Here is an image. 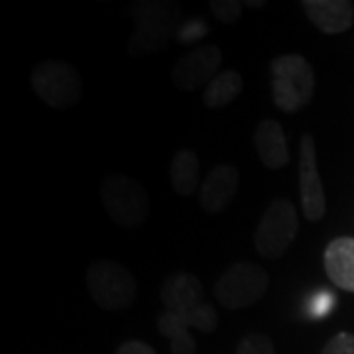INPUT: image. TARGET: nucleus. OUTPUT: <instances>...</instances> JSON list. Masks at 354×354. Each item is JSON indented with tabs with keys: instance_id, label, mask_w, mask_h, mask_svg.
I'll return each instance as SVG.
<instances>
[{
	"instance_id": "obj_1",
	"label": "nucleus",
	"mask_w": 354,
	"mask_h": 354,
	"mask_svg": "<svg viewBox=\"0 0 354 354\" xmlns=\"http://www.w3.org/2000/svg\"><path fill=\"white\" fill-rule=\"evenodd\" d=\"M132 8L136 28L128 39L130 55L142 57L164 50L183 26V8L176 2H140Z\"/></svg>"
},
{
	"instance_id": "obj_2",
	"label": "nucleus",
	"mask_w": 354,
	"mask_h": 354,
	"mask_svg": "<svg viewBox=\"0 0 354 354\" xmlns=\"http://www.w3.org/2000/svg\"><path fill=\"white\" fill-rule=\"evenodd\" d=\"M272 101L283 113H299L315 93V73L301 53L278 55L270 64Z\"/></svg>"
},
{
	"instance_id": "obj_3",
	"label": "nucleus",
	"mask_w": 354,
	"mask_h": 354,
	"mask_svg": "<svg viewBox=\"0 0 354 354\" xmlns=\"http://www.w3.org/2000/svg\"><path fill=\"white\" fill-rule=\"evenodd\" d=\"M101 201L109 218L120 228H138L148 221L150 197L140 181L116 174L101 185Z\"/></svg>"
},
{
	"instance_id": "obj_4",
	"label": "nucleus",
	"mask_w": 354,
	"mask_h": 354,
	"mask_svg": "<svg viewBox=\"0 0 354 354\" xmlns=\"http://www.w3.org/2000/svg\"><path fill=\"white\" fill-rule=\"evenodd\" d=\"M87 288L91 299L109 311L127 309L138 297L134 274L113 260H97L88 268Z\"/></svg>"
},
{
	"instance_id": "obj_5",
	"label": "nucleus",
	"mask_w": 354,
	"mask_h": 354,
	"mask_svg": "<svg viewBox=\"0 0 354 354\" xmlns=\"http://www.w3.org/2000/svg\"><path fill=\"white\" fill-rule=\"evenodd\" d=\"M299 228L293 203L276 199L268 205L254 232V248L266 260H278L288 252Z\"/></svg>"
},
{
	"instance_id": "obj_6",
	"label": "nucleus",
	"mask_w": 354,
	"mask_h": 354,
	"mask_svg": "<svg viewBox=\"0 0 354 354\" xmlns=\"http://www.w3.org/2000/svg\"><path fill=\"white\" fill-rule=\"evenodd\" d=\"M32 87L39 101L57 111L75 106L83 97V81L75 67L57 59L36 65L32 71Z\"/></svg>"
},
{
	"instance_id": "obj_7",
	"label": "nucleus",
	"mask_w": 354,
	"mask_h": 354,
	"mask_svg": "<svg viewBox=\"0 0 354 354\" xmlns=\"http://www.w3.org/2000/svg\"><path fill=\"white\" fill-rule=\"evenodd\" d=\"M268 286L270 278L264 268L252 262H236L216 279L215 297L227 309H244L260 301Z\"/></svg>"
},
{
	"instance_id": "obj_8",
	"label": "nucleus",
	"mask_w": 354,
	"mask_h": 354,
	"mask_svg": "<svg viewBox=\"0 0 354 354\" xmlns=\"http://www.w3.org/2000/svg\"><path fill=\"white\" fill-rule=\"evenodd\" d=\"M223 64V51L216 46L205 44L189 53H185L171 71L174 85L183 91H195L199 87H207L221 71Z\"/></svg>"
},
{
	"instance_id": "obj_9",
	"label": "nucleus",
	"mask_w": 354,
	"mask_h": 354,
	"mask_svg": "<svg viewBox=\"0 0 354 354\" xmlns=\"http://www.w3.org/2000/svg\"><path fill=\"white\" fill-rule=\"evenodd\" d=\"M299 193H301V209L305 218L311 223L321 221L327 213V201H325L323 181L317 169L315 142L309 132L301 136V148H299Z\"/></svg>"
},
{
	"instance_id": "obj_10",
	"label": "nucleus",
	"mask_w": 354,
	"mask_h": 354,
	"mask_svg": "<svg viewBox=\"0 0 354 354\" xmlns=\"http://www.w3.org/2000/svg\"><path fill=\"white\" fill-rule=\"evenodd\" d=\"M241 174L232 164L215 165L207 177L203 179L199 189V201L205 213H223L228 205L232 203L236 191H239Z\"/></svg>"
},
{
	"instance_id": "obj_11",
	"label": "nucleus",
	"mask_w": 354,
	"mask_h": 354,
	"mask_svg": "<svg viewBox=\"0 0 354 354\" xmlns=\"http://www.w3.org/2000/svg\"><path fill=\"white\" fill-rule=\"evenodd\" d=\"M301 6L323 34H342L354 22V6L348 0H305Z\"/></svg>"
},
{
	"instance_id": "obj_12",
	"label": "nucleus",
	"mask_w": 354,
	"mask_h": 354,
	"mask_svg": "<svg viewBox=\"0 0 354 354\" xmlns=\"http://www.w3.org/2000/svg\"><path fill=\"white\" fill-rule=\"evenodd\" d=\"M254 148L268 169H283L290 164V148L286 132L274 118L262 120L254 130Z\"/></svg>"
},
{
	"instance_id": "obj_13",
	"label": "nucleus",
	"mask_w": 354,
	"mask_h": 354,
	"mask_svg": "<svg viewBox=\"0 0 354 354\" xmlns=\"http://www.w3.org/2000/svg\"><path fill=\"white\" fill-rule=\"evenodd\" d=\"M323 266L339 290L354 293V239L341 236L330 241L325 248Z\"/></svg>"
},
{
	"instance_id": "obj_14",
	"label": "nucleus",
	"mask_w": 354,
	"mask_h": 354,
	"mask_svg": "<svg viewBox=\"0 0 354 354\" xmlns=\"http://www.w3.org/2000/svg\"><path fill=\"white\" fill-rule=\"evenodd\" d=\"M162 301L165 311L185 313L203 301V286L199 278L189 272H176L167 276L162 286Z\"/></svg>"
},
{
	"instance_id": "obj_15",
	"label": "nucleus",
	"mask_w": 354,
	"mask_h": 354,
	"mask_svg": "<svg viewBox=\"0 0 354 354\" xmlns=\"http://www.w3.org/2000/svg\"><path fill=\"white\" fill-rule=\"evenodd\" d=\"M169 179L171 187L177 195L189 197L199 187V158L193 150L181 148L174 156L169 165Z\"/></svg>"
},
{
	"instance_id": "obj_16",
	"label": "nucleus",
	"mask_w": 354,
	"mask_h": 354,
	"mask_svg": "<svg viewBox=\"0 0 354 354\" xmlns=\"http://www.w3.org/2000/svg\"><path fill=\"white\" fill-rule=\"evenodd\" d=\"M158 330L169 339V346L174 354H195L197 344L189 335V329H193L189 319L185 313H174V311H164L158 317Z\"/></svg>"
},
{
	"instance_id": "obj_17",
	"label": "nucleus",
	"mask_w": 354,
	"mask_h": 354,
	"mask_svg": "<svg viewBox=\"0 0 354 354\" xmlns=\"http://www.w3.org/2000/svg\"><path fill=\"white\" fill-rule=\"evenodd\" d=\"M242 91V75L236 69L221 71L203 91V102L207 109H223L234 101Z\"/></svg>"
},
{
	"instance_id": "obj_18",
	"label": "nucleus",
	"mask_w": 354,
	"mask_h": 354,
	"mask_svg": "<svg viewBox=\"0 0 354 354\" xmlns=\"http://www.w3.org/2000/svg\"><path fill=\"white\" fill-rule=\"evenodd\" d=\"M209 8H211V12L218 22L230 26L236 24L241 20L244 4L239 2V0H215V2L209 4Z\"/></svg>"
},
{
	"instance_id": "obj_19",
	"label": "nucleus",
	"mask_w": 354,
	"mask_h": 354,
	"mask_svg": "<svg viewBox=\"0 0 354 354\" xmlns=\"http://www.w3.org/2000/svg\"><path fill=\"white\" fill-rule=\"evenodd\" d=\"M236 354H276V348L268 335L250 333L241 341Z\"/></svg>"
},
{
	"instance_id": "obj_20",
	"label": "nucleus",
	"mask_w": 354,
	"mask_h": 354,
	"mask_svg": "<svg viewBox=\"0 0 354 354\" xmlns=\"http://www.w3.org/2000/svg\"><path fill=\"white\" fill-rule=\"evenodd\" d=\"M321 354H354V335L351 333H339L330 339Z\"/></svg>"
},
{
	"instance_id": "obj_21",
	"label": "nucleus",
	"mask_w": 354,
	"mask_h": 354,
	"mask_svg": "<svg viewBox=\"0 0 354 354\" xmlns=\"http://www.w3.org/2000/svg\"><path fill=\"white\" fill-rule=\"evenodd\" d=\"M207 32V26L203 20H191L187 24L181 26V30H179V34H177V41H181V44H191V41H195L197 38H201L203 34Z\"/></svg>"
},
{
	"instance_id": "obj_22",
	"label": "nucleus",
	"mask_w": 354,
	"mask_h": 354,
	"mask_svg": "<svg viewBox=\"0 0 354 354\" xmlns=\"http://www.w3.org/2000/svg\"><path fill=\"white\" fill-rule=\"evenodd\" d=\"M116 354H158L153 351L150 344H146V342L142 341H128L124 342Z\"/></svg>"
}]
</instances>
